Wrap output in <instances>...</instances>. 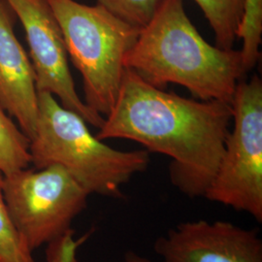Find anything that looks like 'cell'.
I'll list each match as a JSON object with an SVG mask.
<instances>
[{"instance_id":"52a82bcc","label":"cell","mask_w":262,"mask_h":262,"mask_svg":"<svg viewBox=\"0 0 262 262\" xmlns=\"http://www.w3.org/2000/svg\"><path fill=\"white\" fill-rule=\"evenodd\" d=\"M19 19L28 42L38 93H49L67 109L96 128L103 117L92 110L77 94L71 75L66 41L47 0H6Z\"/></svg>"},{"instance_id":"ba28073f","label":"cell","mask_w":262,"mask_h":262,"mask_svg":"<svg viewBox=\"0 0 262 262\" xmlns=\"http://www.w3.org/2000/svg\"><path fill=\"white\" fill-rule=\"evenodd\" d=\"M259 230L199 220L170 229L155 243L161 262H262Z\"/></svg>"},{"instance_id":"6da1fadb","label":"cell","mask_w":262,"mask_h":262,"mask_svg":"<svg viewBox=\"0 0 262 262\" xmlns=\"http://www.w3.org/2000/svg\"><path fill=\"white\" fill-rule=\"evenodd\" d=\"M231 121V103L185 98L125 68L117 101L96 137L135 141L148 151L168 156L172 185L186 196L204 197Z\"/></svg>"},{"instance_id":"8992f818","label":"cell","mask_w":262,"mask_h":262,"mask_svg":"<svg viewBox=\"0 0 262 262\" xmlns=\"http://www.w3.org/2000/svg\"><path fill=\"white\" fill-rule=\"evenodd\" d=\"M232 106L233 129L204 197L262 222V82L241 80Z\"/></svg>"},{"instance_id":"8fae6325","label":"cell","mask_w":262,"mask_h":262,"mask_svg":"<svg viewBox=\"0 0 262 262\" xmlns=\"http://www.w3.org/2000/svg\"><path fill=\"white\" fill-rule=\"evenodd\" d=\"M30 164L28 136L0 105V172L8 175Z\"/></svg>"},{"instance_id":"9a60e30c","label":"cell","mask_w":262,"mask_h":262,"mask_svg":"<svg viewBox=\"0 0 262 262\" xmlns=\"http://www.w3.org/2000/svg\"><path fill=\"white\" fill-rule=\"evenodd\" d=\"M74 230H70L66 234L48 244V262H78L76 252L81 244L86 240L89 235H84L80 240H74Z\"/></svg>"},{"instance_id":"7a4b0ae2","label":"cell","mask_w":262,"mask_h":262,"mask_svg":"<svg viewBox=\"0 0 262 262\" xmlns=\"http://www.w3.org/2000/svg\"><path fill=\"white\" fill-rule=\"evenodd\" d=\"M123 63L159 89L180 84L199 100L228 103L246 74L240 51L204 40L187 17L184 0H160Z\"/></svg>"},{"instance_id":"2e32d148","label":"cell","mask_w":262,"mask_h":262,"mask_svg":"<svg viewBox=\"0 0 262 262\" xmlns=\"http://www.w3.org/2000/svg\"><path fill=\"white\" fill-rule=\"evenodd\" d=\"M124 262H152L146 256H143L134 251H128L124 253Z\"/></svg>"},{"instance_id":"30bf717a","label":"cell","mask_w":262,"mask_h":262,"mask_svg":"<svg viewBox=\"0 0 262 262\" xmlns=\"http://www.w3.org/2000/svg\"><path fill=\"white\" fill-rule=\"evenodd\" d=\"M215 33V46L230 50L238 39L245 0H194Z\"/></svg>"},{"instance_id":"5b68a950","label":"cell","mask_w":262,"mask_h":262,"mask_svg":"<svg viewBox=\"0 0 262 262\" xmlns=\"http://www.w3.org/2000/svg\"><path fill=\"white\" fill-rule=\"evenodd\" d=\"M3 193L11 222L32 252L72 230L90 195L56 164L4 175Z\"/></svg>"},{"instance_id":"7c38bea8","label":"cell","mask_w":262,"mask_h":262,"mask_svg":"<svg viewBox=\"0 0 262 262\" xmlns=\"http://www.w3.org/2000/svg\"><path fill=\"white\" fill-rule=\"evenodd\" d=\"M238 38L243 44L240 50L246 74L253 70L260 58L262 41V0H245V10Z\"/></svg>"},{"instance_id":"4fadbf2b","label":"cell","mask_w":262,"mask_h":262,"mask_svg":"<svg viewBox=\"0 0 262 262\" xmlns=\"http://www.w3.org/2000/svg\"><path fill=\"white\" fill-rule=\"evenodd\" d=\"M4 175L0 172V262H36L32 251L11 222L3 193Z\"/></svg>"},{"instance_id":"9c48e42d","label":"cell","mask_w":262,"mask_h":262,"mask_svg":"<svg viewBox=\"0 0 262 262\" xmlns=\"http://www.w3.org/2000/svg\"><path fill=\"white\" fill-rule=\"evenodd\" d=\"M0 105L29 140L37 122L38 92L33 68L14 31L6 0H0Z\"/></svg>"},{"instance_id":"3957f363","label":"cell","mask_w":262,"mask_h":262,"mask_svg":"<svg viewBox=\"0 0 262 262\" xmlns=\"http://www.w3.org/2000/svg\"><path fill=\"white\" fill-rule=\"evenodd\" d=\"M33 168L60 165L90 194L122 197V187L148 168L150 151L115 150L92 134L84 119L49 93H38V116L29 138Z\"/></svg>"},{"instance_id":"277c9868","label":"cell","mask_w":262,"mask_h":262,"mask_svg":"<svg viewBox=\"0 0 262 262\" xmlns=\"http://www.w3.org/2000/svg\"><path fill=\"white\" fill-rule=\"evenodd\" d=\"M47 1L61 28L68 57L83 77L84 103L94 112L108 116L120 93L124 56L141 28L98 4Z\"/></svg>"},{"instance_id":"5bb4252c","label":"cell","mask_w":262,"mask_h":262,"mask_svg":"<svg viewBox=\"0 0 262 262\" xmlns=\"http://www.w3.org/2000/svg\"><path fill=\"white\" fill-rule=\"evenodd\" d=\"M160 0H97V4L136 28H144L154 16Z\"/></svg>"}]
</instances>
